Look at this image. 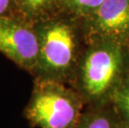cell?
Listing matches in <instances>:
<instances>
[{"label": "cell", "instance_id": "obj_1", "mask_svg": "<svg viewBox=\"0 0 129 128\" xmlns=\"http://www.w3.org/2000/svg\"><path fill=\"white\" fill-rule=\"evenodd\" d=\"M38 40L34 80H49L70 85L86 46L81 22L63 12L34 23Z\"/></svg>", "mask_w": 129, "mask_h": 128}, {"label": "cell", "instance_id": "obj_2", "mask_svg": "<svg viewBox=\"0 0 129 128\" xmlns=\"http://www.w3.org/2000/svg\"><path fill=\"white\" fill-rule=\"evenodd\" d=\"M129 75L127 46L108 41L86 43L70 85L88 106L111 103L115 91Z\"/></svg>", "mask_w": 129, "mask_h": 128}, {"label": "cell", "instance_id": "obj_3", "mask_svg": "<svg viewBox=\"0 0 129 128\" xmlns=\"http://www.w3.org/2000/svg\"><path fill=\"white\" fill-rule=\"evenodd\" d=\"M85 108L81 96L72 87L49 80H34L23 116L32 127L74 128Z\"/></svg>", "mask_w": 129, "mask_h": 128}, {"label": "cell", "instance_id": "obj_4", "mask_svg": "<svg viewBox=\"0 0 129 128\" xmlns=\"http://www.w3.org/2000/svg\"><path fill=\"white\" fill-rule=\"evenodd\" d=\"M0 53L31 74L38 56L34 23L17 13L0 17Z\"/></svg>", "mask_w": 129, "mask_h": 128}, {"label": "cell", "instance_id": "obj_5", "mask_svg": "<svg viewBox=\"0 0 129 128\" xmlns=\"http://www.w3.org/2000/svg\"><path fill=\"white\" fill-rule=\"evenodd\" d=\"M81 22L86 43L108 41L127 46L129 42V0H104Z\"/></svg>", "mask_w": 129, "mask_h": 128}, {"label": "cell", "instance_id": "obj_6", "mask_svg": "<svg viewBox=\"0 0 129 128\" xmlns=\"http://www.w3.org/2000/svg\"><path fill=\"white\" fill-rule=\"evenodd\" d=\"M74 128H127L111 103L85 107Z\"/></svg>", "mask_w": 129, "mask_h": 128}, {"label": "cell", "instance_id": "obj_7", "mask_svg": "<svg viewBox=\"0 0 129 128\" xmlns=\"http://www.w3.org/2000/svg\"><path fill=\"white\" fill-rule=\"evenodd\" d=\"M63 0H15L14 13L35 23L61 11Z\"/></svg>", "mask_w": 129, "mask_h": 128}, {"label": "cell", "instance_id": "obj_8", "mask_svg": "<svg viewBox=\"0 0 129 128\" xmlns=\"http://www.w3.org/2000/svg\"><path fill=\"white\" fill-rule=\"evenodd\" d=\"M103 2L104 0H63L61 12L82 21L92 14Z\"/></svg>", "mask_w": 129, "mask_h": 128}, {"label": "cell", "instance_id": "obj_9", "mask_svg": "<svg viewBox=\"0 0 129 128\" xmlns=\"http://www.w3.org/2000/svg\"><path fill=\"white\" fill-rule=\"evenodd\" d=\"M111 104L124 126L129 128V75L115 91Z\"/></svg>", "mask_w": 129, "mask_h": 128}, {"label": "cell", "instance_id": "obj_10", "mask_svg": "<svg viewBox=\"0 0 129 128\" xmlns=\"http://www.w3.org/2000/svg\"><path fill=\"white\" fill-rule=\"evenodd\" d=\"M15 0H0V17L14 13Z\"/></svg>", "mask_w": 129, "mask_h": 128}, {"label": "cell", "instance_id": "obj_11", "mask_svg": "<svg viewBox=\"0 0 129 128\" xmlns=\"http://www.w3.org/2000/svg\"><path fill=\"white\" fill-rule=\"evenodd\" d=\"M127 50H128V53H129V42L127 43Z\"/></svg>", "mask_w": 129, "mask_h": 128}]
</instances>
